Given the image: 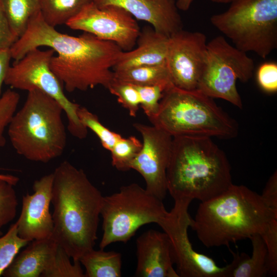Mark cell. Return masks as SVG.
<instances>
[{
	"label": "cell",
	"instance_id": "9c48e42d",
	"mask_svg": "<svg viewBox=\"0 0 277 277\" xmlns=\"http://www.w3.org/2000/svg\"><path fill=\"white\" fill-rule=\"evenodd\" d=\"M254 68V62L246 52L231 45L224 36H216L207 43L205 64L196 90L242 108L236 81H249Z\"/></svg>",
	"mask_w": 277,
	"mask_h": 277
},
{
	"label": "cell",
	"instance_id": "f1b7e54d",
	"mask_svg": "<svg viewBox=\"0 0 277 277\" xmlns=\"http://www.w3.org/2000/svg\"><path fill=\"white\" fill-rule=\"evenodd\" d=\"M107 89L116 96L118 102L128 111L130 116H136L140 107V97L134 85L114 78Z\"/></svg>",
	"mask_w": 277,
	"mask_h": 277
},
{
	"label": "cell",
	"instance_id": "ffe728a7",
	"mask_svg": "<svg viewBox=\"0 0 277 277\" xmlns=\"http://www.w3.org/2000/svg\"><path fill=\"white\" fill-rule=\"evenodd\" d=\"M85 268V277H120L122 275V255L114 251L96 250L94 248L84 254L79 260Z\"/></svg>",
	"mask_w": 277,
	"mask_h": 277
},
{
	"label": "cell",
	"instance_id": "4fadbf2b",
	"mask_svg": "<svg viewBox=\"0 0 277 277\" xmlns=\"http://www.w3.org/2000/svg\"><path fill=\"white\" fill-rule=\"evenodd\" d=\"M133 126L141 134L143 142L141 150L130 164V169L142 176L149 193L163 201L167 192L166 172L172 137L153 125L135 123Z\"/></svg>",
	"mask_w": 277,
	"mask_h": 277
},
{
	"label": "cell",
	"instance_id": "7402d4cb",
	"mask_svg": "<svg viewBox=\"0 0 277 277\" xmlns=\"http://www.w3.org/2000/svg\"><path fill=\"white\" fill-rule=\"evenodd\" d=\"M113 72L114 78L135 86L173 85L166 63L137 66Z\"/></svg>",
	"mask_w": 277,
	"mask_h": 277
},
{
	"label": "cell",
	"instance_id": "f546056e",
	"mask_svg": "<svg viewBox=\"0 0 277 277\" xmlns=\"http://www.w3.org/2000/svg\"><path fill=\"white\" fill-rule=\"evenodd\" d=\"M134 86L140 95V107L150 120L157 113L164 91L173 85Z\"/></svg>",
	"mask_w": 277,
	"mask_h": 277
},
{
	"label": "cell",
	"instance_id": "4dcf8cb0",
	"mask_svg": "<svg viewBox=\"0 0 277 277\" xmlns=\"http://www.w3.org/2000/svg\"><path fill=\"white\" fill-rule=\"evenodd\" d=\"M14 185L0 179V230L15 217L17 200Z\"/></svg>",
	"mask_w": 277,
	"mask_h": 277
},
{
	"label": "cell",
	"instance_id": "484cf974",
	"mask_svg": "<svg viewBox=\"0 0 277 277\" xmlns=\"http://www.w3.org/2000/svg\"><path fill=\"white\" fill-rule=\"evenodd\" d=\"M142 147V143L134 136L122 137L110 151L112 166L121 171L130 170V164Z\"/></svg>",
	"mask_w": 277,
	"mask_h": 277
},
{
	"label": "cell",
	"instance_id": "6da1fadb",
	"mask_svg": "<svg viewBox=\"0 0 277 277\" xmlns=\"http://www.w3.org/2000/svg\"><path fill=\"white\" fill-rule=\"evenodd\" d=\"M46 46L56 52L50 67L66 91H86L97 86L108 89L113 68L123 51L116 44L85 32L78 36L63 34L49 25L39 11L30 20L24 33L10 49L17 61L30 50Z\"/></svg>",
	"mask_w": 277,
	"mask_h": 277
},
{
	"label": "cell",
	"instance_id": "8fae6325",
	"mask_svg": "<svg viewBox=\"0 0 277 277\" xmlns=\"http://www.w3.org/2000/svg\"><path fill=\"white\" fill-rule=\"evenodd\" d=\"M174 201L173 207L157 224L168 236L179 277H231L243 253H233L231 263L220 267L212 258L195 251L188 235V229L193 220L188 212L192 200Z\"/></svg>",
	"mask_w": 277,
	"mask_h": 277
},
{
	"label": "cell",
	"instance_id": "9a60e30c",
	"mask_svg": "<svg viewBox=\"0 0 277 277\" xmlns=\"http://www.w3.org/2000/svg\"><path fill=\"white\" fill-rule=\"evenodd\" d=\"M53 173L34 181L33 193L23 196L19 218L15 223L18 234L29 242L52 237L53 221L50 212Z\"/></svg>",
	"mask_w": 277,
	"mask_h": 277
},
{
	"label": "cell",
	"instance_id": "d4e9b609",
	"mask_svg": "<svg viewBox=\"0 0 277 277\" xmlns=\"http://www.w3.org/2000/svg\"><path fill=\"white\" fill-rule=\"evenodd\" d=\"M70 257L59 245L47 268L42 273L43 277H85L79 260L70 261Z\"/></svg>",
	"mask_w": 277,
	"mask_h": 277
},
{
	"label": "cell",
	"instance_id": "d6986e66",
	"mask_svg": "<svg viewBox=\"0 0 277 277\" xmlns=\"http://www.w3.org/2000/svg\"><path fill=\"white\" fill-rule=\"evenodd\" d=\"M52 238L35 240L4 271L5 277H38L49 265L58 246Z\"/></svg>",
	"mask_w": 277,
	"mask_h": 277
},
{
	"label": "cell",
	"instance_id": "5bb4252c",
	"mask_svg": "<svg viewBox=\"0 0 277 277\" xmlns=\"http://www.w3.org/2000/svg\"><path fill=\"white\" fill-rule=\"evenodd\" d=\"M207 38L201 32L183 29L169 37L166 64L173 85L197 89L206 61Z\"/></svg>",
	"mask_w": 277,
	"mask_h": 277
},
{
	"label": "cell",
	"instance_id": "1f68e13d",
	"mask_svg": "<svg viewBox=\"0 0 277 277\" xmlns=\"http://www.w3.org/2000/svg\"><path fill=\"white\" fill-rule=\"evenodd\" d=\"M19 100V94L11 89L7 90L0 97V147L6 144V140L4 136L5 128L9 125L15 114Z\"/></svg>",
	"mask_w": 277,
	"mask_h": 277
},
{
	"label": "cell",
	"instance_id": "2e32d148",
	"mask_svg": "<svg viewBox=\"0 0 277 277\" xmlns=\"http://www.w3.org/2000/svg\"><path fill=\"white\" fill-rule=\"evenodd\" d=\"M93 2L99 8L120 7L135 19L146 22L156 31L169 37L183 29L174 0H94Z\"/></svg>",
	"mask_w": 277,
	"mask_h": 277
},
{
	"label": "cell",
	"instance_id": "74e56055",
	"mask_svg": "<svg viewBox=\"0 0 277 277\" xmlns=\"http://www.w3.org/2000/svg\"><path fill=\"white\" fill-rule=\"evenodd\" d=\"M213 3H220V4H227L230 3L232 0H210Z\"/></svg>",
	"mask_w": 277,
	"mask_h": 277
},
{
	"label": "cell",
	"instance_id": "603a6c76",
	"mask_svg": "<svg viewBox=\"0 0 277 277\" xmlns=\"http://www.w3.org/2000/svg\"><path fill=\"white\" fill-rule=\"evenodd\" d=\"M42 0H0L12 31L18 38L25 32L30 19L41 10Z\"/></svg>",
	"mask_w": 277,
	"mask_h": 277
},
{
	"label": "cell",
	"instance_id": "7a4b0ae2",
	"mask_svg": "<svg viewBox=\"0 0 277 277\" xmlns=\"http://www.w3.org/2000/svg\"><path fill=\"white\" fill-rule=\"evenodd\" d=\"M190 227L208 248L229 246L260 235L270 263H277V211L245 186L232 184L219 195L201 202Z\"/></svg>",
	"mask_w": 277,
	"mask_h": 277
},
{
	"label": "cell",
	"instance_id": "836d02e7",
	"mask_svg": "<svg viewBox=\"0 0 277 277\" xmlns=\"http://www.w3.org/2000/svg\"><path fill=\"white\" fill-rule=\"evenodd\" d=\"M17 39L0 4V49H10Z\"/></svg>",
	"mask_w": 277,
	"mask_h": 277
},
{
	"label": "cell",
	"instance_id": "4316f807",
	"mask_svg": "<svg viewBox=\"0 0 277 277\" xmlns=\"http://www.w3.org/2000/svg\"><path fill=\"white\" fill-rule=\"evenodd\" d=\"M77 114L83 124L96 135L102 146L110 152L117 141L122 137L104 126L98 116L86 107L80 106Z\"/></svg>",
	"mask_w": 277,
	"mask_h": 277
},
{
	"label": "cell",
	"instance_id": "cb8c5ba5",
	"mask_svg": "<svg viewBox=\"0 0 277 277\" xmlns=\"http://www.w3.org/2000/svg\"><path fill=\"white\" fill-rule=\"evenodd\" d=\"M94 0H42L41 13L44 21L55 27L66 24L87 4Z\"/></svg>",
	"mask_w": 277,
	"mask_h": 277
},
{
	"label": "cell",
	"instance_id": "3957f363",
	"mask_svg": "<svg viewBox=\"0 0 277 277\" xmlns=\"http://www.w3.org/2000/svg\"><path fill=\"white\" fill-rule=\"evenodd\" d=\"M52 237L73 261L94 248L103 196L84 171L67 161L53 172Z\"/></svg>",
	"mask_w": 277,
	"mask_h": 277
},
{
	"label": "cell",
	"instance_id": "8992f818",
	"mask_svg": "<svg viewBox=\"0 0 277 277\" xmlns=\"http://www.w3.org/2000/svg\"><path fill=\"white\" fill-rule=\"evenodd\" d=\"M152 125L172 137L195 136L232 138L238 134L236 122L213 101L197 90L172 86L166 89Z\"/></svg>",
	"mask_w": 277,
	"mask_h": 277
},
{
	"label": "cell",
	"instance_id": "d6a6232c",
	"mask_svg": "<svg viewBox=\"0 0 277 277\" xmlns=\"http://www.w3.org/2000/svg\"><path fill=\"white\" fill-rule=\"evenodd\" d=\"M256 78L260 87L268 93L277 91V64L274 62H265L258 68Z\"/></svg>",
	"mask_w": 277,
	"mask_h": 277
},
{
	"label": "cell",
	"instance_id": "ac0fdd59",
	"mask_svg": "<svg viewBox=\"0 0 277 277\" xmlns=\"http://www.w3.org/2000/svg\"><path fill=\"white\" fill-rule=\"evenodd\" d=\"M169 37L156 31L152 26H145L137 38V47L123 51L113 71L134 67L166 63Z\"/></svg>",
	"mask_w": 277,
	"mask_h": 277
},
{
	"label": "cell",
	"instance_id": "44dd1931",
	"mask_svg": "<svg viewBox=\"0 0 277 277\" xmlns=\"http://www.w3.org/2000/svg\"><path fill=\"white\" fill-rule=\"evenodd\" d=\"M250 240L252 245L251 256L244 253L233 270L231 277H264L270 274L266 243L260 235H253Z\"/></svg>",
	"mask_w": 277,
	"mask_h": 277
},
{
	"label": "cell",
	"instance_id": "e0dca14e",
	"mask_svg": "<svg viewBox=\"0 0 277 277\" xmlns=\"http://www.w3.org/2000/svg\"><path fill=\"white\" fill-rule=\"evenodd\" d=\"M137 277H179L173 268L171 247L164 232L149 229L136 240Z\"/></svg>",
	"mask_w": 277,
	"mask_h": 277
},
{
	"label": "cell",
	"instance_id": "8d00e7d4",
	"mask_svg": "<svg viewBox=\"0 0 277 277\" xmlns=\"http://www.w3.org/2000/svg\"><path fill=\"white\" fill-rule=\"evenodd\" d=\"M194 0H177L176 2L177 8L182 11L188 10Z\"/></svg>",
	"mask_w": 277,
	"mask_h": 277
},
{
	"label": "cell",
	"instance_id": "277c9868",
	"mask_svg": "<svg viewBox=\"0 0 277 277\" xmlns=\"http://www.w3.org/2000/svg\"><path fill=\"white\" fill-rule=\"evenodd\" d=\"M166 181L167 191L174 200L201 202L219 195L232 184L226 155L206 136L172 137Z\"/></svg>",
	"mask_w": 277,
	"mask_h": 277
},
{
	"label": "cell",
	"instance_id": "e575fe53",
	"mask_svg": "<svg viewBox=\"0 0 277 277\" xmlns=\"http://www.w3.org/2000/svg\"><path fill=\"white\" fill-rule=\"evenodd\" d=\"M261 195L273 209L277 211V172L276 171L268 180Z\"/></svg>",
	"mask_w": 277,
	"mask_h": 277
},
{
	"label": "cell",
	"instance_id": "7c38bea8",
	"mask_svg": "<svg viewBox=\"0 0 277 277\" xmlns=\"http://www.w3.org/2000/svg\"><path fill=\"white\" fill-rule=\"evenodd\" d=\"M66 25L72 29L114 43L123 51L134 48L141 31L136 20L124 9L115 6L99 8L93 1Z\"/></svg>",
	"mask_w": 277,
	"mask_h": 277
},
{
	"label": "cell",
	"instance_id": "30bf717a",
	"mask_svg": "<svg viewBox=\"0 0 277 277\" xmlns=\"http://www.w3.org/2000/svg\"><path fill=\"white\" fill-rule=\"evenodd\" d=\"M54 52L52 49L30 50L9 67L4 84L21 90L37 89L54 98L66 114L69 132L78 139H84L87 135L88 129L77 114L81 106L68 98L64 93L63 84L51 69V61Z\"/></svg>",
	"mask_w": 277,
	"mask_h": 277
},
{
	"label": "cell",
	"instance_id": "5b68a950",
	"mask_svg": "<svg viewBox=\"0 0 277 277\" xmlns=\"http://www.w3.org/2000/svg\"><path fill=\"white\" fill-rule=\"evenodd\" d=\"M64 112L54 98L33 89L8 125V136L15 151L26 159L46 163L60 156L67 144Z\"/></svg>",
	"mask_w": 277,
	"mask_h": 277
},
{
	"label": "cell",
	"instance_id": "d590c367",
	"mask_svg": "<svg viewBox=\"0 0 277 277\" xmlns=\"http://www.w3.org/2000/svg\"><path fill=\"white\" fill-rule=\"evenodd\" d=\"M11 57L10 49H0V97L1 89L8 70Z\"/></svg>",
	"mask_w": 277,
	"mask_h": 277
},
{
	"label": "cell",
	"instance_id": "52a82bcc",
	"mask_svg": "<svg viewBox=\"0 0 277 277\" xmlns=\"http://www.w3.org/2000/svg\"><path fill=\"white\" fill-rule=\"evenodd\" d=\"M211 23L234 46L265 58L277 47V0H232Z\"/></svg>",
	"mask_w": 277,
	"mask_h": 277
},
{
	"label": "cell",
	"instance_id": "ba28073f",
	"mask_svg": "<svg viewBox=\"0 0 277 277\" xmlns=\"http://www.w3.org/2000/svg\"><path fill=\"white\" fill-rule=\"evenodd\" d=\"M167 211L163 201L136 183L123 186L118 192L103 196L100 214L103 236L99 247L126 243L145 224L157 223Z\"/></svg>",
	"mask_w": 277,
	"mask_h": 277
},
{
	"label": "cell",
	"instance_id": "83f0119b",
	"mask_svg": "<svg viewBox=\"0 0 277 277\" xmlns=\"http://www.w3.org/2000/svg\"><path fill=\"white\" fill-rule=\"evenodd\" d=\"M2 232L0 231V235ZM29 242L19 236L16 223L11 225L4 235L0 236V276L9 266L19 250Z\"/></svg>",
	"mask_w": 277,
	"mask_h": 277
}]
</instances>
